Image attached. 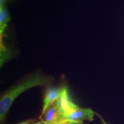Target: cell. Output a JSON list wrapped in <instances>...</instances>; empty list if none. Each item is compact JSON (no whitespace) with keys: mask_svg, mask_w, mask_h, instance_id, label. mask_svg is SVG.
Here are the masks:
<instances>
[{"mask_svg":"<svg viewBox=\"0 0 124 124\" xmlns=\"http://www.w3.org/2000/svg\"><path fill=\"white\" fill-rule=\"evenodd\" d=\"M52 80V77L38 71L31 74L15 86L8 90L3 94L0 100L1 122L5 120L14 101L21 93L34 87L48 86Z\"/></svg>","mask_w":124,"mask_h":124,"instance_id":"6da1fadb","label":"cell"},{"mask_svg":"<svg viewBox=\"0 0 124 124\" xmlns=\"http://www.w3.org/2000/svg\"><path fill=\"white\" fill-rule=\"evenodd\" d=\"M41 117H43L41 120L44 121L48 124L59 123L66 120L64 113L60 108V99L49 105L44 114L41 115Z\"/></svg>","mask_w":124,"mask_h":124,"instance_id":"7a4b0ae2","label":"cell"},{"mask_svg":"<svg viewBox=\"0 0 124 124\" xmlns=\"http://www.w3.org/2000/svg\"><path fill=\"white\" fill-rule=\"evenodd\" d=\"M94 112L90 108H82L78 106L66 117V120L74 121H93Z\"/></svg>","mask_w":124,"mask_h":124,"instance_id":"3957f363","label":"cell"},{"mask_svg":"<svg viewBox=\"0 0 124 124\" xmlns=\"http://www.w3.org/2000/svg\"><path fill=\"white\" fill-rule=\"evenodd\" d=\"M63 87H51L47 90L44 98L41 115L44 114L49 105L59 100L63 92Z\"/></svg>","mask_w":124,"mask_h":124,"instance_id":"277c9868","label":"cell"},{"mask_svg":"<svg viewBox=\"0 0 124 124\" xmlns=\"http://www.w3.org/2000/svg\"><path fill=\"white\" fill-rule=\"evenodd\" d=\"M60 105L62 111L64 113L65 117L78 106L70 100L67 89L65 87H63V92L60 98Z\"/></svg>","mask_w":124,"mask_h":124,"instance_id":"5b68a950","label":"cell"},{"mask_svg":"<svg viewBox=\"0 0 124 124\" xmlns=\"http://www.w3.org/2000/svg\"><path fill=\"white\" fill-rule=\"evenodd\" d=\"M10 20V17L8 10L4 6L0 8V34L1 36L7 28L8 24Z\"/></svg>","mask_w":124,"mask_h":124,"instance_id":"8992f818","label":"cell"},{"mask_svg":"<svg viewBox=\"0 0 124 124\" xmlns=\"http://www.w3.org/2000/svg\"><path fill=\"white\" fill-rule=\"evenodd\" d=\"M82 121H74L70 120H64L59 122V124H83Z\"/></svg>","mask_w":124,"mask_h":124,"instance_id":"52a82bcc","label":"cell"},{"mask_svg":"<svg viewBox=\"0 0 124 124\" xmlns=\"http://www.w3.org/2000/svg\"><path fill=\"white\" fill-rule=\"evenodd\" d=\"M35 122V120H27L21 122L18 124H33Z\"/></svg>","mask_w":124,"mask_h":124,"instance_id":"ba28073f","label":"cell"},{"mask_svg":"<svg viewBox=\"0 0 124 124\" xmlns=\"http://www.w3.org/2000/svg\"><path fill=\"white\" fill-rule=\"evenodd\" d=\"M33 124H48L46 123V122H45L44 121L41 120V121H40V122H36V123H33Z\"/></svg>","mask_w":124,"mask_h":124,"instance_id":"9c48e42d","label":"cell"},{"mask_svg":"<svg viewBox=\"0 0 124 124\" xmlns=\"http://www.w3.org/2000/svg\"><path fill=\"white\" fill-rule=\"evenodd\" d=\"M4 0H1V7H3V3H4Z\"/></svg>","mask_w":124,"mask_h":124,"instance_id":"30bf717a","label":"cell"},{"mask_svg":"<svg viewBox=\"0 0 124 124\" xmlns=\"http://www.w3.org/2000/svg\"><path fill=\"white\" fill-rule=\"evenodd\" d=\"M59 124V123H53V124Z\"/></svg>","mask_w":124,"mask_h":124,"instance_id":"8fae6325","label":"cell"}]
</instances>
